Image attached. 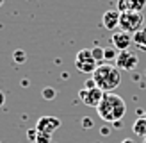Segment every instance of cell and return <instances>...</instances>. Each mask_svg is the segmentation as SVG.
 <instances>
[{"label":"cell","mask_w":146,"mask_h":143,"mask_svg":"<svg viewBox=\"0 0 146 143\" xmlns=\"http://www.w3.org/2000/svg\"><path fill=\"white\" fill-rule=\"evenodd\" d=\"M143 140H144V141H143V143H146V138H143Z\"/></svg>","instance_id":"obj_24"},{"label":"cell","mask_w":146,"mask_h":143,"mask_svg":"<svg viewBox=\"0 0 146 143\" xmlns=\"http://www.w3.org/2000/svg\"><path fill=\"white\" fill-rule=\"evenodd\" d=\"M112 47L118 50V52H121V50H128L130 45H134V34L132 32H127V31H116L112 34Z\"/></svg>","instance_id":"obj_7"},{"label":"cell","mask_w":146,"mask_h":143,"mask_svg":"<svg viewBox=\"0 0 146 143\" xmlns=\"http://www.w3.org/2000/svg\"><path fill=\"white\" fill-rule=\"evenodd\" d=\"M121 143H137V141H135V140H132V138H125Z\"/></svg>","instance_id":"obj_21"},{"label":"cell","mask_w":146,"mask_h":143,"mask_svg":"<svg viewBox=\"0 0 146 143\" xmlns=\"http://www.w3.org/2000/svg\"><path fill=\"white\" fill-rule=\"evenodd\" d=\"M118 57V50L114 47L112 48H105V59H116Z\"/></svg>","instance_id":"obj_17"},{"label":"cell","mask_w":146,"mask_h":143,"mask_svg":"<svg viewBox=\"0 0 146 143\" xmlns=\"http://www.w3.org/2000/svg\"><path fill=\"white\" fill-rule=\"evenodd\" d=\"M114 61H116V66L119 70L132 72V70H135L137 64H139V57H137V54L132 52V50H121V52H118V57H116Z\"/></svg>","instance_id":"obj_6"},{"label":"cell","mask_w":146,"mask_h":143,"mask_svg":"<svg viewBox=\"0 0 146 143\" xmlns=\"http://www.w3.org/2000/svg\"><path fill=\"white\" fill-rule=\"evenodd\" d=\"M98 64L100 63L94 59L91 48H82V50H78L77 55H75V66L80 74H91L93 75V72L98 68Z\"/></svg>","instance_id":"obj_3"},{"label":"cell","mask_w":146,"mask_h":143,"mask_svg":"<svg viewBox=\"0 0 146 143\" xmlns=\"http://www.w3.org/2000/svg\"><path fill=\"white\" fill-rule=\"evenodd\" d=\"M104 95H105V91L100 90L98 86H93V88H86L84 86V88L78 91V98L82 100L84 106H89V107H98Z\"/></svg>","instance_id":"obj_5"},{"label":"cell","mask_w":146,"mask_h":143,"mask_svg":"<svg viewBox=\"0 0 146 143\" xmlns=\"http://www.w3.org/2000/svg\"><path fill=\"white\" fill-rule=\"evenodd\" d=\"M132 131H134V134H135V136L146 138V118H144V116H139V118L134 122Z\"/></svg>","instance_id":"obj_10"},{"label":"cell","mask_w":146,"mask_h":143,"mask_svg":"<svg viewBox=\"0 0 146 143\" xmlns=\"http://www.w3.org/2000/svg\"><path fill=\"white\" fill-rule=\"evenodd\" d=\"M41 95H43V98H46V100H54L57 93H55L54 88H45V90L41 91Z\"/></svg>","instance_id":"obj_15"},{"label":"cell","mask_w":146,"mask_h":143,"mask_svg":"<svg viewBox=\"0 0 146 143\" xmlns=\"http://www.w3.org/2000/svg\"><path fill=\"white\" fill-rule=\"evenodd\" d=\"M144 27H146V20H144Z\"/></svg>","instance_id":"obj_26"},{"label":"cell","mask_w":146,"mask_h":143,"mask_svg":"<svg viewBox=\"0 0 146 143\" xmlns=\"http://www.w3.org/2000/svg\"><path fill=\"white\" fill-rule=\"evenodd\" d=\"M2 4H4V0H0V5H2Z\"/></svg>","instance_id":"obj_23"},{"label":"cell","mask_w":146,"mask_h":143,"mask_svg":"<svg viewBox=\"0 0 146 143\" xmlns=\"http://www.w3.org/2000/svg\"><path fill=\"white\" fill-rule=\"evenodd\" d=\"M98 116L107 122V124H116V122H121V118L125 116L127 113V104L119 95L116 93H105L102 102L96 107Z\"/></svg>","instance_id":"obj_1"},{"label":"cell","mask_w":146,"mask_h":143,"mask_svg":"<svg viewBox=\"0 0 146 143\" xmlns=\"http://www.w3.org/2000/svg\"><path fill=\"white\" fill-rule=\"evenodd\" d=\"M128 4V11H139L143 13L144 5H146V0H127Z\"/></svg>","instance_id":"obj_12"},{"label":"cell","mask_w":146,"mask_h":143,"mask_svg":"<svg viewBox=\"0 0 146 143\" xmlns=\"http://www.w3.org/2000/svg\"><path fill=\"white\" fill-rule=\"evenodd\" d=\"M118 11H119V13L128 11V4H127V0H118Z\"/></svg>","instance_id":"obj_18"},{"label":"cell","mask_w":146,"mask_h":143,"mask_svg":"<svg viewBox=\"0 0 146 143\" xmlns=\"http://www.w3.org/2000/svg\"><path fill=\"white\" fill-rule=\"evenodd\" d=\"M134 45L141 50H146V27L134 32Z\"/></svg>","instance_id":"obj_11"},{"label":"cell","mask_w":146,"mask_h":143,"mask_svg":"<svg viewBox=\"0 0 146 143\" xmlns=\"http://www.w3.org/2000/svg\"><path fill=\"white\" fill-rule=\"evenodd\" d=\"M119 18H121V13L118 9H109L104 13L102 16V25H104L107 31H116L119 27Z\"/></svg>","instance_id":"obj_9"},{"label":"cell","mask_w":146,"mask_h":143,"mask_svg":"<svg viewBox=\"0 0 146 143\" xmlns=\"http://www.w3.org/2000/svg\"><path fill=\"white\" fill-rule=\"evenodd\" d=\"M5 104V93L2 91V90H0V107H2Z\"/></svg>","instance_id":"obj_19"},{"label":"cell","mask_w":146,"mask_h":143,"mask_svg":"<svg viewBox=\"0 0 146 143\" xmlns=\"http://www.w3.org/2000/svg\"><path fill=\"white\" fill-rule=\"evenodd\" d=\"M82 125H84V127H91V125H93V122H91L89 118H84V122H82Z\"/></svg>","instance_id":"obj_20"},{"label":"cell","mask_w":146,"mask_h":143,"mask_svg":"<svg viewBox=\"0 0 146 143\" xmlns=\"http://www.w3.org/2000/svg\"><path fill=\"white\" fill-rule=\"evenodd\" d=\"M25 52L23 50H14V54H13V59L16 61V63H25Z\"/></svg>","instance_id":"obj_16"},{"label":"cell","mask_w":146,"mask_h":143,"mask_svg":"<svg viewBox=\"0 0 146 143\" xmlns=\"http://www.w3.org/2000/svg\"><path fill=\"white\" fill-rule=\"evenodd\" d=\"M91 50H93V55H94V59H96V61L102 64V61L105 59V48H102V47H93Z\"/></svg>","instance_id":"obj_13"},{"label":"cell","mask_w":146,"mask_h":143,"mask_svg":"<svg viewBox=\"0 0 146 143\" xmlns=\"http://www.w3.org/2000/svg\"><path fill=\"white\" fill-rule=\"evenodd\" d=\"M36 131H38V129H36ZM34 141H36V143H52V134H46V132H39V131H38Z\"/></svg>","instance_id":"obj_14"},{"label":"cell","mask_w":146,"mask_h":143,"mask_svg":"<svg viewBox=\"0 0 146 143\" xmlns=\"http://www.w3.org/2000/svg\"><path fill=\"white\" fill-rule=\"evenodd\" d=\"M109 132H111V129H109V127H102V134H109Z\"/></svg>","instance_id":"obj_22"},{"label":"cell","mask_w":146,"mask_h":143,"mask_svg":"<svg viewBox=\"0 0 146 143\" xmlns=\"http://www.w3.org/2000/svg\"><path fill=\"white\" fill-rule=\"evenodd\" d=\"M144 23V16L139 11H125L121 13V18H119V29L121 31H127V32H135L143 29Z\"/></svg>","instance_id":"obj_4"},{"label":"cell","mask_w":146,"mask_h":143,"mask_svg":"<svg viewBox=\"0 0 146 143\" xmlns=\"http://www.w3.org/2000/svg\"><path fill=\"white\" fill-rule=\"evenodd\" d=\"M59 127H61V120L57 116H41L36 124V129L39 132H46V134H54Z\"/></svg>","instance_id":"obj_8"},{"label":"cell","mask_w":146,"mask_h":143,"mask_svg":"<svg viewBox=\"0 0 146 143\" xmlns=\"http://www.w3.org/2000/svg\"><path fill=\"white\" fill-rule=\"evenodd\" d=\"M93 79L100 90H104L105 93H112L121 84V70L116 64L102 63L93 72Z\"/></svg>","instance_id":"obj_2"},{"label":"cell","mask_w":146,"mask_h":143,"mask_svg":"<svg viewBox=\"0 0 146 143\" xmlns=\"http://www.w3.org/2000/svg\"><path fill=\"white\" fill-rule=\"evenodd\" d=\"M143 116H144V118H146V113H144V114H143Z\"/></svg>","instance_id":"obj_25"}]
</instances>
